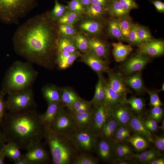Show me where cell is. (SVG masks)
Segmentation results:
<instances>
[{"mask_svg":"<svg viewBox=\"0 0 164 164\" xmlns=\"http://www.w3.org/2000/svg\"><path fill=\"white\" fill-rule=\"evenodd\" d=\"M49 12L31 18L20 26L12 41L19 55L31 63L50 68L55 63L59 34L57 24L50 20Z\"/></svg>","mask_w":164,"mask_h":164,"instance_id":"6da1fadb","label":"cell"},{"mask_svg":"<svg viewBox=\"0 0 164 164\" xmlns=\"http://www.w3.org/2000/svg\"><path fill=\"white\" fill-rule=\"evenodd\" d=\"M1 128L7 142H13L20 149L26 150L40 142L44 138L45 131L35 110L21 113L6 112Z\"/></svg>","mask_w":164,"mask_h":164,"instance_id":"7a4b0ae2","label":"cell"},{"mask_svg":"<svg viewBox=\"0 0 164 164\" xmlns=\"http://www.w3.org/2000/svg\"><path fill=\"white\" fill-rule=\"evenodd\" d=\"M38 75L31 63L16 61L6 71L1 90L5 95L32 88Z\"/></svg>","mask_w":164,"mask_h":164,"instance_id":"3957f363","label":"cell"},{"mask_svg":"<svg viewBox=\"0 0 164 164\" xmlns=\"http://www.w3.org/2000/svg\"><path fill=\"white\" fill-rule=\"evenodd\" d=\"M44 138L49 147L53 164H73L80 152L70 137L45 127Z\"/></svg>","mask_w":164,"mask_h":164,"instance_id":"277c9868","label":"cell"},{"mask_svg":"<svg viewBox=\"0 0 164 164\" xmlns=\"http://www.w3.org/2000/svg\"><path fill=\"white\" fill-rule=\"evenodd\" d=\"M37 5V0H0V20L16 24Z\"/></svg>","mask_w":164,"mask_h":164,"instance_id":"5b68a950","label":"cell"},{"mask_svg":"<svg viewBox=\"0 0 164 164\" xmlns=\"http://www.w3.org/2000/svg\"><path fill=\"white\" fill-rule=\"evenodd\" d=\"M7 110L13 113H21L35 110V102L32 88L8 94L5 100Z\"/></svg>","mask_w":164,"mask_h":164,"instance_id":"8992f818","label":"cell"},{"mask_svg":"<svg viewBox=\"0 0 164 164\" xmlns=\"http://www.w3.org/2000/svg\"><path fill=\"white\" fill-rule=\"evenodd\" d=\"M49 128L56 133L70 137L77 127L73 114L63 108Z\"/></svg>","mask_w":164,"mask_h":164,"instance_id":"52a82bcc","label":"cell"},{"mask_svg":"<svg viewBox=\"0 0 164 164\" xmlns=\"http://www.w3.org/2000/svg\"><path fill=\"white\" fill-rule=\"evenodd\" d=\"M70 137L80 152L90 154L95 151L98 137L89 129L77 128Z\"/></svg>","mask_w":164,"mask_h":164,"instance_id":"ba28073f","label":"cell"},{"mask_svg":"<svg viewBox=\"0 0 164 164\" xmlns=\"http://www.w3.org/2000/svg\"><path fill=\"white\" fill-rule=\"evenodd\" d=\"M91 124L89 130L98 136L101 130L111 116V111L104 104L93 106Z\"/></svg>","mask_w":164,"mask_h":164,"instance_id":"9c48e42d","label":"cell"},{"mask_svg":"<svg viewBox=\"0 0 164 164\" xmlns=\"http://www.w3.org/2000/svg\"><path fill=\"white\" fill-rule=\"evenodd\" d=\"M24 156L29 164H41L47 163L49 155L40 142L31 146L27 150Z\"/></svg>","mask_w":164,"mask_h":164,"instance_id":"30bf717a","label":"cell"},{"mask_svg":"<svg viewBox=\"0 0 164 164\" xmlns=\"http://www.w3.org/2000/svg\"><path fill=\"white\" fill-rule=\"evenodd\" d=\"M80 60L89 66L97 74L109 70L106 61L101 58L91 50L81 54Z\"/></svg>","mask_w":164,"mask_h":164,"instance_id":"8fae6325","label":"cell"},{"mask_svg":"<svg viewBox=\"0 0 164 164\" xmlns=\"http://www.w3.org/2000/svg\"><path fill=\"white\" fill-rule=\"evenodd\" d=\"M137 46V53L147 56H158L164 53V42L161 40L153 39Z\"/></svg>","mask_w":164,"mask_h":164,"instance_id":"7c38bea8","label":"cell"},{"mask_svg":"<svg viewBox=\"0 0 164 164\" xmlns=\"http://www.w3.org/2000/svg\"><path fill=\"white\" fill-rule=\"evenodd\" d=\"M149 61V59L147 56L138 53L130 58L122 64V70L126 75L140 72Z\"/></svg>","mask_w":164,"mask_h":164,"instance_id":"4fadbf2b","label":"cell"},{"mask_svg":"<svg viewBox=\"0 0 164 164\" xmlns=\"http://www.w3.org/2000/svg\"><path fill=\"white\" fill-rule=\"evenodd\" d=\"M108 76V84L117 92L123 101L126 98L128 91L122 75L120 73L109 70L107 72Z\"/></svg>","mask_w":164,"mask_h":164,"instance_id":"5bb4252c","label":"cell"},{"mask_svg":"<svg viewBox=\"0 0 164 164\" xmlns=\"http://www.w3.org/2000/svg\"><path fill=\"white\" fill-rule=\"evenodd\" d=\"M80 21L78 27L81 32L88 36L98 34L103 29L102 23L98 20L86 17H84Z\"/></svg>","mask_w":164,"mask_h":164,"instance_id":"9a60e30c","label":"cell"},{"mask_svg":"<svg viewBox=\"0 0 164 164\" xmlns=\"http://www.w3.org/2000/svg\"><path fill=\"white\" fill-rule=\"evenodd\" d=\"M127 104L122 103L111 112V116L119 125L128 127L130 120L133 114Z\"/></svg>","mask_w":164,"mask_h":164,"instance_id":"2e32d148","label":"cell"},{"mask_svg":"<svg viewBox=\"0 0 164 164\" xmlns=\"http://www.w3.org/2000/svg\"><path fill=\"white\" fill-rule=\"evenodd\" d=\"M128 127L136 134L142 136L149 142H152L154 135L147 129L141 116L133 114L129 123Z\"/></svg>","mask_w":164,"mask_h":164,"instance_id":"e0dca14e","label":"cell"},{"mask_svg":"<svg viewBox=\"0 0 164 164\" xmlns=\"http://www.w3.org/2000/svg\"><path fill=\"white\" fill-rule=\"evenodd\" d=\"M64 108L61 102L48 104L46 112L39 114L40 120L46 127L49 128L61 110Z\"/></svg>","mask_w":164,"mask_h":164,"instance_id":"ac0fdd59","label":"cell"},{"mask_svg":"<svg viewBox=\"0 0 164 164\" xmlns=\"http://www.w3.org/2000/svg\"><path fill=\"white\" fill-rule=\"evenodd\" d=\"M95 152H96L98 156L102 160L109 162L114 155L113 144L98 137Z\"/></svg>","mask_w":164,"mask_h":164,"instance_id":"d6986e66","label":"cell"},{"mask_svg":"<svg viewBox=\"0 0 164 164\" xmlns=\"http://www.w3.org/2000/svg\"><path fill=\"white\" fill-rule=\"evenodd\" d=\"M90 50L101 58L107 59L109 56V47L108 44L96 36H89Z\"/></svg>","mask_w":164,"mask_h":164,"instance_id":"ffe728a7","label":"cell"},{"mask_svg":"<svg viewBox=\"0 0 164 164\" xmlns=\"http://www.w3.org/2000/svg\"><path fill=\"white\" fill-rule=\"evenodd\" d=\"M80 54L79 51L74 53H71L58 49L56 52L55 63L60 69H66L72 64L74 61L80 57Z\"/></svg>","mask_w":164,"mask_h":164,"instance_id":"44dd1931","label":"cell"},{"mask_svg":"<svg viewBox=\"0 0 164 164\" xmlns=\"http://www.w3.org/2000/svg\"><path fill=\"white\" fill-rule=\"evenodd\" d=\"M105 97L103 104L111 111L122 103L123 100L109 85L107 81L104 80Z\"/></svg>","mask_w":164,"mask_h":164,"instance_id":"7402d4cb","label":"cell"},{"mask_svg":"<svg viewBox=\"0 0 164 164\" xmlns=\"http://www.w3.org/2000/svg\"><path fill=\"white\" fill-rule=\"evenodd\" d=\"M118 126L117 122L111 116L102 127L98 137L113 144L114 133Z\"/></svg>","mask_w":164,"mask_h":164,"instance_id":"603a6c76","label":"cell"},{"mask_svg":"<svg viewBox=\"0 0 164 164\" xmlns=\"http://www.w3.org/2000/svg\"><path fill=\"white\" fill-rule=\"evenodd\" d=\"M41 91L47 104L61 102V90L57 87L51 85L43 86Z\"/></svg>","mask_w":164,"mask_h":164,"instance_id":"cb8c5ba5","label":"cell"},{"mask_svg":"<svg viewBox=\"0 0 164 164\" xmlns=\"http://www.w3.org/2000/svg\"><path fill=\"white\" fill-rule=\"evenodd\" d=\"M112 45L113 55L117 62L124 61L132 50L130 45L124 44L121 42L113 43Z\"/></svg>","mask_w":164,"mask_h":164,"instance_id":"d4e9b609","label":"cell"},{"mask_svg":"<svg viewBox=\"0 0 164 164\" xmlns=\"http://www.w3.org/2000/svg\"><path fill=\"white\" fill-rule=\"evenodd\" d=\"M113 144L114 155L116 157V159L131 160L133 153L128 145L124 142H116Z\"/></svg>","mask_w":164,"mask_h":164,"instance_id":"484cf974","label":"cell"},{"mask_svg":"<svg viewBox=\"0 0 164 164\" xmlns=\"http://www.w3.org/2000/svg\"><path fill=\"white\" fill-rule=\"evenodd\" d=\"M107 13L112 17L119 18L129 15L118 0H110L107 7Z\"/></svg>","mask_w":164,"mask_h":164,"instance_id":"4316f807","label":"cell"},{"mask_svg":"<svg viewBox=\"0 0 164 164\" xmlns=\"http://www.w3.org/2000/svg\"><path fill=\"white\" fill-rule=\"evenodd\" d=\"M2 149L5 156L14 162L22 155L20 149L15 143L7 142L3 146Z\"/></svg>","mask_w":164,"mask_h":164,"instance_id":"83f0119b","label":"cell"},{"mask_svg":"<svg viewBox=\"0 0 164 164\" xmlns=\"http://www.w3.org/2000/svg\"><path fill=\"white\" fill-rule=\"evenodd\" d=\"M72 114L78 128L89 129L92 117V108L88 111L84 113L78 114Z\"/></svg>","mask_w":164,"mask_h":164,"instance_id":"f1b7e54d","label":"cell"},{"mask_svg":"<svg viewBox=\"0 0 164 164\" xmlns=\"http://www.w3.org/2000/svg\"><path fill=\"white\" fill-rule=\"evenodd\" d=\"M84 15L87 17L98 20L102 19L107 13V8L93 4L84 8Z\"/></svg>","mask_w":164,"mask_h":164,"instance_id":"f546056e","label":"cell"},{"mask_svg":"<svg viewBox=\"0 0 164 164\" xmlns=\"http://www.w3.org/2000/svg\"><path fill=\"white\" fill-rule=\"evenodd\" d=\"M57 49L65 50L71 53L78 51L74 38L60 34L57 42Z\"/></svg>","mask_w":164,"mask_h":164,"instance_id":"4dcf8cb0","label":"cell"},{"mask_svg":"<svg viewBox=\"0 0 164 164\" xmlns=\"http://www.w3.org/2000/svg\"><path fill=\"white\" fill-rule=\"evenodd\" d=\"M161 154L158 151L150 149L139 154H133L131 160L134 159L140 163H149L154 159L160 157Z\"/></svg>","mask_w":164,"mask_h":164,"instance_id":"1f68e13d","label":"cell"},{"mask_svg":"<svg viewBox=\"0 0 164 164\" xmlns=\"http://www.w3.org/2000/svg\"><path fill=\"white\" fill-rule=\"evenodd\" d=\"M122 103L129 105L130 109L133 111L137 115L141 116L145 108V104L144 99L141 98L132 97L128 99L126 98Z\"/></svg>","mask_w":164,"mask_h":164,"instance_id":"d6a6232c","label":"cell"},{"mask_svg":"<svg viewBox=\"0 0 164 164\" xmlns=\"http://www.w3.org/2000/svg\"><path fill=\"white\" fill-rule=\"evenodd\" d=\"M84 15L68 10L56 22L57 25L68 24L73 25L84 17Z\"/></svg>","mask_w":164,"mask_h":164,"instance_id":"836d02e7","label":"cell"},{"mask_svg":"<svg viewBox=\"0 0 164 164\" xmlns=\"http://www.w3.org/2000/svg\"><path fill=\"white\" fill-rule=\"evenodd\" d=\"M140 72L124 79L125 84L130 87L136 92L141 93L144 91V87Z\"/></svg>","mask_w":164,"mask_h":164,"instance_id":"e575fe53","label":"cell"},{"mask_svg":"<svg viewBox=\"0 0 164 164\" xmlns=\"http://www.w3.org/2000/svg\"><path fill=\"white\" fill-rule=\"evenodd\" d=\"M129 143L138 151L144 150L149 148V142L145 137L138 134L130 136L127 139Z\"/></svg>","mask_w":164,"mask_h":164,"instance_id":"d590c367","label":"cell"},{"mask_svg":"<svg viewBox=\"0 0 164 164\" xmlns=\"http://www.w3.org/2000/svg\"><path fill=\"white\" fill-rule=\"evenodd\" d=\"M90 101L81 98L75 101L68 108L69 111L73 114H78L88 111L91 108Z\"/></svg>","mask_w":164,"mask_h":164,"instance_id":"8d00e7d4","label":"cell"},{"mask_svg":"<svg viewBox=\"0 0 164 164\" xmlns=\"http://www.w3.org/2000/svg\"><path fill=\"white\" fill-rule=\"evenodd\" d=\"M68 10L67 5L61 4L56 0L53 9L49 12V17L52 21L56 22Z\"/></svg>","mask_w":164,"mask_h":164,"instance_id":"74e56055","label":"cell"},{"mask_svg":"<svg viewBox=\"0 0 164 164\" xmlns=\"http://www.w3.org/2000/svg\"><path fill=\"white\" fill-rule=\"evenodd\" d=\"M80 98L72 90L66 88L61 90V102L64 107L68 108Z\"/></svg>","mask_w":164,"mask_h":164,"instance_id":"f35d334b","label":"cell"},{"mask_svg":"<svg viewBox=\"0 0 164 164\" xmlns=\"http://www.w3.org/2000/svg\"><path fill=\"white\" fill-rule=\"evenodd\" d=\"M108 33L109 36L119 41L125 40L117 19H112L108 21Z\"/></svg>","mask_w":164,"mask_h":164,"instance_id":"ab89813d","label":"cell"},{"mask_svg":"<svg viewBox=\"0 0 164 164\" xmlns=\"http://www.w3.org/2000/svg\"><path fill=\"white\" fill-rule=\"evenodd\" d=\"M77 49L83 53L90 50L89 44V36L81 32H78L74 37Z\"/></svg>","mask_w":164,"mask_h":164,"instance_id":"60d3db41","label":"cell"},{"mask_svg":"<svg viewBox=\"0 0 164 164\" xmlns=\"http://www.w3.org/2000/svg\"><path fill=\"white\" fill-rule=\"evenodd\" d=\"M120 27L125 40L127 41L133 23L129 15L118 18Z\"/></svg>","mask_w":164,"mask_h":164,"instance_id":"b9f144b4","label":"cell"},{"mask_svg":"<svg viewBox=\"0 0 164 164\" xmlns=\"http://www.w3.org/2000/svg\"><path fill=\"white\" fill-rule=\"evenodd\" d=\"M98 159L90 153L79 152L74 160L73 164H97Z\"/></svg>","mask_w":164,"mask_h":164,"instance_id":"7bdbcfd3","label":"cell"},{"mask_svg":"<svg viewBox=\"0 0 164 164\" xmlns=\"http://www.w3.org/2000/svg\"><path fill=\"white\" fill-rule=\"evenodd\" d=\"M57 25L59 34L62 36L74 38L78 33L73 25L68 24Z\"/></svg>","mask_w":164,"mask_h":164,"instance_id":"ee69618b","label":"cell"},{"mask_svg":"<svg viewBox=\"0 0 164 164\" xmlns=\"http://www.w3.org/2000/svg\"><path fill=\"white\" fill-rule=\"evenodd\" d=\"M163 109L160 106L153 107L148 112L147 118L150 119L158 122L163 119Z\"/></svg>","mask_w":164,"mask_h":164,"instance_id":"f6af8a7d","label":"cell"},{"mask_svg":"<svg viewBox=\"0 0 164 164\" xmlns=\"http://www.w3.org/2000/svg\"><path fill=\"white\" fill-rule=\"evenodd\" d=\"M137 33L141 44L146 42L153 39L149 31L144 26L138 25Z\"/></svg>","mask_w":164,"mask_h":164,"instance_id":"bcb514c9","label":"cell"},{"mask_svg":"<svg viewBox=\"0 0 164 164\" xmlns=\"http://www.w3.org/2000/svg\"><path fill=\"white\" fill-rule=\"evenodd\" d=\"M138 25L133 24L128 35L127 41L132 45L138 46L141 44L137 33Z\"/></svg>","mask_w":164,"mask_h":164,"instance_id":"7dc6e473","label":"cell"},{"mask_svg":"<svg viewBox=\"0 0 164 164\" xmlns=\"http://www.w3.org/2000/svg\"><path fill=\"white\" fill-rule=\"evenodd\" d=\"M67 4L69 10L84 15V9L80 0H71Z\"/></svg>","mask_w":164,"mask_h":164,"instance_id":"c3c4849f","label":"cell"},{"mask_svg":"<svg viewBox=\"0 0 164 164\" xmlns=\"http://www.w3.org/2000/svg\"><path fill=\"white\" fill-rule=\"evenodd\" d=\"M150 98V105L152 107L160 106L163 105L159 98L157 92L147 90Z\"/></svg>","mask_w":164,"mask_h":164,"instance_id":"681fc988","label":"cell"},{"mask_svg":"<svg viewBox=\"0 0 164 164\" xmlns=\"http://www.w3.org/2000/svg\"><path fill=\"white\" fill-rule=\"evenodd\" d=\"M5 94L0 90V128L5 114L7 110L5 100L4 99Z\"/></svg>","mask_w":164,"mask_h":164,"instance_id":"f907efd6","label":"cell"},{"mask_svg":"<svg viewBox=\"0 0 164 164\" xmlns=\"http://www.w3.org/2000/svg\"><path fill=\"white\" fill-rule=\"evenodd\" d=\"M123 7L127 11L137 9L138 5L135 0H118Z\"/></svg>","mask_w":164,"mask_h":164,"instance_id":"816d5d0a","label":"cell"},{"mask_svg":"<svg viewBox=\"0 0 164 164\" xmlns=\"http://www.w3.org/2000/svg\"><path fill=\"white\" fill-rule=\"evenodd\" d=\"M144 123L147 129L151 132H156L158 129V122L153 120L146 118L143 120Z\"/></svg>","mask_w":164,"mask_h":164,"instance_id":"f5cc1de1","label":"cell"},{"mask_svg":"<svg viewBox=\"0 0 164 164\" xmlns=\"http://www.w3.org/2000/svg\"><path fill=\"white\" fill-rule=\"evenodd\" d=\"M156 148L159 151L164 150V137L163 135L154 136L152 142Z\"/></svg>","mask_w":164,"mask_h":164,"instance_id":"db71d44e","label":"cell"},{"mask_svg":"<svg viewBox=\"0 0 164 164\" xmlns=\"http://www.w3.org/2000/svg\"><path fill=\"white\" fill-rule=\"evenodd\" d=\"M157 11L161 13L164 12V3L159 0H153L151 1Z\"/></svg>","mask_w":164,"mask_h":164,"instance_id":"11a10c76","label":"cell"},{"mask_svg":"<svg viewBox=\"0 0 164 164\" xmlns=\"http://www.w3.org/2000/svg\"><path fill=\"white\" fill-rule=\"evenodd\" d=\"M110 0H91V4L100 5L107 8Z\"/></svg>","mask_w":164,"mask_h":164,"instance_id":"9f6ffc18","label":"cell"},{"mask_svg":"<svg viewBox=\"0 0 164 164\" xmlns=\"http://www.w3.org/2000/svg\"><path fill=\"white\" fill-rule=\"evenodd\" d=\"M7 140L6 137L0 128V149H2L3 145L7 142Z\"/></svg>","mask_w":164,"mask_h":164,"instance_id":"6f0895ef","label":"cell"},{"mask_svg":"<svg viewBox=\"0 0 164 164\" xmlns=\"http://www.w3.org/2000/svg\"><path fill=\"white\" fill-rule=\"evenodd\" d=\"M15 164H29V163L25 157L24 155L18 160L14 162Z\"/></svg>","mask_w":164,"mask_h":164,"instance_id":"680465c9","label":"cell"},{"mask_svg":"<svg viewBox=\"0 0 164 164\" xmlns=\"http://www.w3.org/2000/svg\"><path fill=\"white\" fill-rule=\"evenodd\" d=\"M148 164H164V159L162 157H160L156 158L150 162Z\"/></svg>","mask_w":164,"mask_h":164,"instance_id":"91938a15","label":"cell"},{"mask_svg":"<svg viewBox=\"0 0 164 164\" xmlns=\"http://www.w3.org/2000/svg\"><path fill=\"white\" fill-rule=\"evenodd\" d=\"M84 8H85L91 4V0H80Z\"/></svg>","mask_w":164,"mask_h":164,"instance_id":"94428289","label":"cell"},{"mask_svg":"<svg viewBox=\"0 0 164 164\" xmlns=\"http://www.w3.org/2000/svg\"><path fill=\"white\" fill-rule=\"evenodd\" d=\"M5 157L2 149H0V164H5Z\"/></svg>","mask_w":164,"mask_h":164,"instance_id":"6125c7cd","label":"cell"},{"mask_svg":"<svg viewBox=\"0 0 164 164\" xmlns=\"http://www.w3.org/2000/svg\"><path fill=\"white\" fill-rule=\"evenodd\" d=\"M158 128L161 129L163 132L164 131V120H162V123L160 127H158Z\"/></svg>","mask_w":164,"mask_h":164,"instance_id":"be15d7a7","label":"cell"},{"mask_svg":"<svg viewBox=\"0 0 164 164\" xmlns=\"http://www.w3.org/2000/svg\"><path fill=\"white\" fill-rule=\"evenodd\" d=\"M164 83H163L162 84L161 88L160 90L158 91H157V92H160V91H164Z\"/></svg>","mask_w":164,"mask_h":164,"instance_id":"e7e4bbea","label":"cell"}]
</instances>
